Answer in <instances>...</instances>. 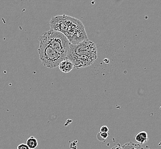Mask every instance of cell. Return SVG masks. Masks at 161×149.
<instances>
[{"instance_id": "cell-1", "label": "cell", "mask_w": 161, "mask_h": 149, "mask_svg": "<svg viewBox=\"0 0 161 149\" xmlns=\"http://www.w3.org/2000/svg\"><path fill=\"white\" fill-rule=\"evenodd\" d=\"M52 30L63 33L71 44H78L88 40L84 25L80 20L65 14L52 17L49 22Z\"/></svg>"}, {"instance_id": "cell-2", "label": "cell", "mask_w": 161, "mask_h": 149, "mask_svg": "<svg viewBox=\"0 0 161 149\" xmlns=\"http://www.w3.org/2000/svg\"><path fill=\"white\" fill-rule=\"evenodd\" d=\"M97 58L95 44L89 40L80 44H70L67 58L74 65L75 68H84L93 64Z\"/></svg>"}, {"instance_id": "cell-3", "label": "cell", "mask_w": 161, "mask_h": 149, "mask_svg": "<svg viewBox=\"0 0 161 149\" xmlns=\"http://www.w3.org/2000/svg\"><path fill=\"white\" fill-rule=\"evenodd\" d=\"M39 40L40 42L49 46L56 52L67 58L71 44L63 33L51 29L40 36Z\"/></svg>"}, {"instance_id": "cell-4", "label": "cell", "mask_w": 161, "mask_h": 149, "mask_svg": "<svg viewBox=\"0 0 161 149\" xmlns=\"http://www.w3.org/2000/svg\"><path fill=\"white\" fill-rule=\"evenodd\" d=\"M38 53L42 64L50 69L58 67L60 63L65 59L51 47L42 42H40Z\"/></svg>"}, {"instance_id": "cell-5", "label": "cell", "mask_w": 161, "mask_h": 149, "mask_svg": "<svg viewBox=\"0 0 161 149\" xmlns=\"http://www.w3.org/2000/svg\"><path fill=\"white\" fill-rule=\"evenodd\" d=\"M58 67L61 71L65 74L69 73L75 68L74 64L67 58H65L58 65Z\"/></svg>"}, {"instance_id": "cell-6", "label": "cell", "mask_w": 161, "mask_h": 149, "mask_svg": "<svg viewBox=\"0 0 161 149\" xmlns=\"http://www.w3.org/2000/svg\"><path fill=\"white\" fill-rule=\"evenodd\" d=\"M135 140L140 144H144L148 141V135L146 131H141L136 134Z\"/></svg>"}, {"instance_id": "cell-7", "label": "cell", "mask_w": 161, "mask_h": 149, "mask_svg": "<svg viewBox=\"0 0 161 149\" xmlns=\"http://www.w3.org/2000/svg\"><path fill=\"white\" fill-rule=\"evenodd\" d=\"M26 144L29 147V149H35L38 146V141L34 136H31L26 140Z\"/></svg>"}, {"instance_id": "cell-8", "label": "cell", "mask_w": 161, "mask_h": 149, "mask_svg": "<svg viewBox=\"0 0 161 149\" xmlns=\"http://www.w3.org/2000/svg\"><path fill=\"white\" fill-rule=\"evenodd\" d=\"M122 147L123 149H144L140 144H136L131 142L126 143Z\"/></svg>"}, {"instance_id": "cell-9", "label": "cell", "mask_w": 161, "mask_h": 149, "mask_svg": "<svg viewBox=\"0 0 161 149\" xmlns=\"http://www.w3.org/2000/svg\"><path fill=\"white\" fill-rule=\"evenodd\" d=\"M109 135L108 133L100 132L97 134V139L100 142H104Z\"/></svg>"}, {"instance_id": "cell-10", "label": "cell", "mask_w": 161, "mask_h": 149, "mask_svg": "<svg viewBox=\"0 0 161 149\" xmlns=\"http://www.w3.org/2000/svg\"><path fill=\"white\" fill-rule=\"evenodd\" d=\"M17 149H30L29 147L27 146L26 144L25 143H21L17 146Z\"/></svg>"}, {"instance_id": "cell-11", "label": "cell", "mask_w": 161, "mask_h": 149, "mask_svg": "<svg viewBox=\"0 0 161 149\" xmlns=\"http://www.w3.org/2000/svg\"><path fill=\"white\" fill-rule=\"evenodd\" d=\"M108 130H109L108 128L106 126H103L101 127V128H100V132H102V133H107Z\"/></svg>"}, {"instance_id": "cell-12", "label": "cell", "mask_w": 161, "mask_h": 149, "mask_svg": "<svg viewBox=\"0 0 161 149\" xmlns=\"http://www.w3.org/2000/svg\"><path fill=\"white\" fill-rule=\"evenodd\" d=\"M110 149H123L122 147L120 145V144H117L115 146H114L112 148Z\"/></svg>"}]
</instances>
